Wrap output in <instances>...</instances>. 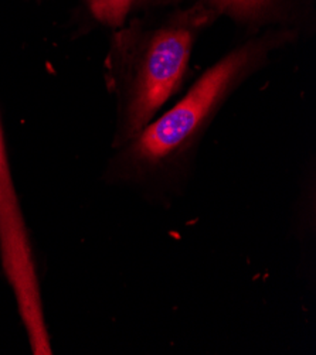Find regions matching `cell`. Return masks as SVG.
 Returning a JSON list of instances; mask_svg holds the SVG:
<instances>
[{
	"mask_svg": "<svg viewBox=\"0 0 316 355\" xmlns=\"http://www.w3.org/2000/svg\"><path fill=\"white\" fill-rule=\"evenodd\" d=\"M297 35L291 27L267 28L208 67L178 103L115 149L105 182L159 207L182 197L197 150L226 102Z\"/></svg>",
	"mask_w": 316,
	"mask_h": 355,
	"instance_id": "1",
	"label": "cell"
},
{
	"mask_svg": "<svg viewBox=\"0 0 316 355\" xmlns=\"http://www.w3.org/2000/svg\"><path fill=\"white\" fill-rule=\"evenodd\" d=\"M217 19L224 16L253 33L287 27L285 10L291 0H196ZM292 28V27H291Z\"/></svg>",
	"mask_w": 316,
	"mask_h": 355,
	"instance_id": "4",
	"label": "cell"
},
{
	"mask_svg": "<svg viewBox=\"0 0 316 355\" xmlns=\"http://www.w3.org/2000/svg\"><path fill=\"white\" fill-rule=\"evenodd\" d=\"M33 248L12 177L2 125H0V259L20 263L30 258Z\"/></svg>",
	"mask_w": 316,
	"mask_h": 355,
	"instance_id": "3",
	"label": "cell"
},
{
	"mask_svg": "<svg viewBox=\"0 0 316 355\" xmlns=\"http://www.w3.org/2000/svg\"><path fill=\"white\" fill-rule=\"evenodd\" d=\"M217 17L194 2L131 19L114 31L105 78L115 98L114 150L151 123L186 78L199 35Z\"/></svg>",
	"mask_w": 316,
	"mask_h": 355,
	"instance_id": "2",
	"label": "cell"
},
{
	"mask_svg": "<svg viewBox=\"0 0 316 355\" xmlns=\"http://www.w3.org/2000/svg\"><path fill=\"white\" fill-rule=\"evenodd\" d=\"M181 2L182 0H84L92 17L114 30L121 28L133 17L176 6Z\"/></svg>",
	"mask_w": 316,
	"mask_h": 355,
	"instance_id": "5",
	"label": "cell"
}]
</instances>
